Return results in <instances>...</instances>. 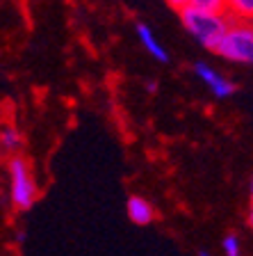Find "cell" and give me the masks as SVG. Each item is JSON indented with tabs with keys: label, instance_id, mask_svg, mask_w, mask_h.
Here are the masks:
<instances>
[{
	"label": "cell",
	"instance_id": "cell-1",
	"mask_svg": "<svg viewBox=\"0 0 253 256\" xmlns=\"http://www.w3.org/2000/svg\"><path fill=\"white\" fill-rule=\"evenodd\" d=\"M171 7L178 10V16H180V23L185 26V30L190 32L192 37L206 48V50H215L217 42L222 37L224 32L228 30L231 21L224 18L219 14H208V12H201L196 7H192L187 0L183 2H171Z\"/></svg>",
	"mask_w": 253,
	"mask_h": 256
},
{
	"label": "cell",
	"instance_id": "cell-2",
	"mask_svg": "<svg viewBox=\"0 0 253 256\" xmlns=\"http://www.w3.org/2000/svg\"><path fill=\"white\" fill-rule=\"evenodd\" d=\"M215 55L231 60V62L240 64H251L253 62V30L251 26H228L219 42H217Z\"/></svg>",
	"mask_w": 253,
	"mask_h": 256
},
{
	"label": "cell",
	"instance_id": "cell-3",
	"mask_svg": "<svg viewBox=\"0 0 253 256\" xmlns=\"http://www.w3.org/2000/svg\"><path fill=\"white\" fill-rule=\"evenodd\" d=\"M9 178H11V204L18 210H30L37 202V186L32 181L30 165L23 156H14L9 160Z\"/></svg>",
	"mask_w": 253,
	"mask_h": 256
},
{
	"label": "cell",
	"instance_id": "cell-4",
	"mask_svg": "<svg viewBox=\"0 0 253 256\" xmlns=\"http://www.w3.org/2000/svg\"><path fill=\"white\" fill-rule=\"evenodd\" d=\"M194 71H196V76L206 82V87H210V92L217 96V98H228V96H233L238 92V87L233 85L231 80H226L224 76L212 71V66H208L206 62H196Z\"/></svg>",
	"mask_w": 253,
	"mask_h": 256
},
{
	"label": "cell",
	"instance_id": "cell-5",
	"mask_svg": "<svg viewBox=\"0 0 253 256\" xmlns=\"http://www.w3.org/2000/svg\"><path fill=\"white\" fill-rule=\"evenodd\" d=\"M126 210H128V218H130L132 224H139V226H146L155 220V208L151 202H146L144 197L139 194H132L128 197V204H126Z\"/></svg>",
	"mask_w": 253,
	"mask_h": 256
},
{
	"label": "cell",
	"instance_id": "cell-6",
	"mask_svg": "<svg viewBox=\"0 0 253 256\" xmlns=\"http://www.w3.org/2000/svg\"><path fill=\"white\" fill-rule=\"evenodd\" d=\"M135 30H137L139 42H142V46L146 48V53L151 55V58H155L158 62H162V64L169 62V53L158 44V39H155L153 32H151V28L144 26V23H137V26H135Z\"/></svg>",
	"mask_w": 253,
	"mask_h": 256
},
{
	"label": "cell",
	"instance_id": "cell-7",
	"mask_svg": "<svg viewBox=\"0 0 253 256\" xmlns=\"http://www.w3.org/2000/svg\"><path fill=\"white\" fill-rule=\"evenodd\" d=\"M18 146H23V135L18 128L5 126L0 130V149L2 151H16Z\"/></svg>",
	"mask_w": 253,
	"mask_h": 256
},
{
	"label": "cell",
	"instance_id": "cell-8",
	"mask_svg": "<svg viewBox=\"0 0 253 256\" xmlns=\"http://www.w3.org/2000/svg\"><path fill=\"white\" fill-rule=\"evenodd\" d=\"M192 7H196V10L201 12H208V14H224V10H226V5H224L222 0H187Z\"/></svg>",
	"mask_w": 253,
	"mask_h": 256
},
{
	"label": "cell",
	"instance_id": "cell-9",
	"mask_svg": "<svg viewBox=\"0 0 253 256\" xmlns=\"http://www.w3.org/2000/svg\"><path fill=\"white\" fill-rule=\"evenodd\" d=\"M222 247H224V254L226 256H242V240H240L238 234L224 236Z\"/></svg>",
	"mask_w": 253,
	"mask_h": 256
},
{
	"label": "cell",
	"instance_id": "cell-10",
	"mask_svg": "<svg viewBox=\"0 0 253 256\" xmlns=\"http://www.w3.org/2000/svg\"><path fill=\"white\" fill-rule=\"evenodd\" d=\"M228 7L235 10L238 16H244V18H251V14H253V2L251 0H233V2H228Z\"/></svg>",
	"mask_w": 253,
	"mask_h": 256
},
{
	"label": "cell",
	"instance_id": "cell-11",
	"mask_svg": "<svg viewBox=\"0 0 253 256\" xmlns=\"http://www.w3.org/2000/svg\"><path fill=\"white\" fill-rule=\"evenodd\" d=\"M199 256H210V254H208L206 250H201V252H199Z\"/></svg>",
	"mask_w": 253,
	"mask_h": 256
}]
</instances>
